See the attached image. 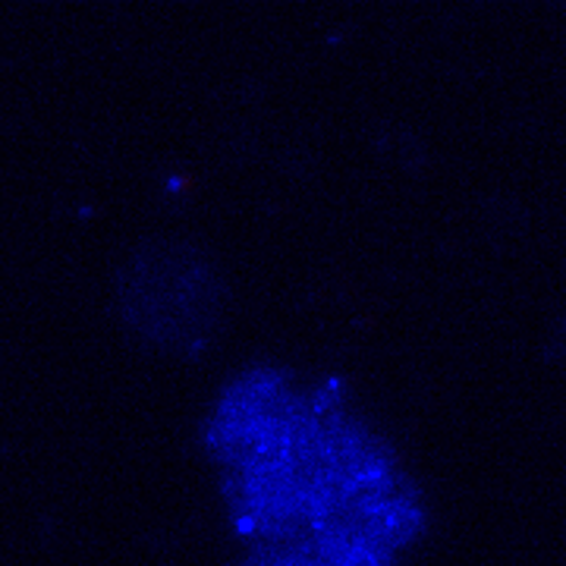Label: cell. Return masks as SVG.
<instances>
[{
	"mask_svg": "<svg viewBox=\"0 0 566 566\" xmlns=\"http://www.w3.org/2000/svg\"><path fill=\"white\" fill-rule=\"evenodd\" d=\"M126 331L158 353H199L227 315V283L202 249L182 240L142 243L117 277Z\"/></svg>",
	"mask_w": 566,
	"mask_h": 566,
	"instance_id": "7a4b0ae2",
	"label": "cell"
},
{
	"mask_svg": "<svg viewBox=\"0 0 566 566\" xmlns=\"http://www.w3.org/2000/svg\"><path fill=\"white\" fill-rule=\"evenodd\" d=\"M205 444L252 551L331 566H397L422 528L419 494L340 387L252 368L223 387Z\"/></svg>",
	"mask_w": 566,
	"mask_h": 566,
	"instance_id": "6da1fadb",
	"label": "cell"
}]
</instances>
